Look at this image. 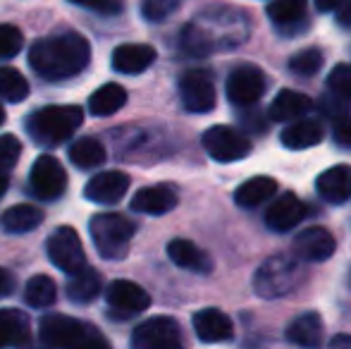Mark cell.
Segmentation results:
<instances>
[{
	"mask_svg": "<svg viewBox=\"0 0 351 349\" xmlns=\"http://www.w3.org/2000/svg\"><path fill=\"white\" fill-rule=\"evenodd\" d=\"M91 60V48L88 41L77 32L56 34V36L41 38L34 43L29 53V65L34 72L46 80H67L77 77L79 72L86 70Z\"/></svg>",
	"mask_w": 351,
	"mask_h": 349,
	"instance_id": "7a4b0ae2",
	"label": "cell"
},
{
	"mask_svg": "<svg viewBox=\"0 0 351 349\" xmlns=\"http://www.w3.org/2000/svg\"><path fill=\"white\" fill-rule=\"evenodd\" d=\"M175 206H177V194L167 184L143 186V189L136 191L134 199H132V210L146 215H165Z\"/></svg>",
	"mask_w": 351,
	"mask_h": 349,
	"instance_id": "ffe728a7",
	"label": "cell"
},
{
	"mask_svg": "<svg viewBox=\"0 0 351 349\" xmlns=\"http://www.w3.org/2000/svg\"><path fill=\"white\" fill-rule=\"evenodd\" d=\"M323 318L315 311H306L296 316L287 328V340L299 347H318L323 345Z\"/></svg>",
	"mask_w": 351,
	"mask_h": 349,
	"instance_id": "603a6c76",
	"label": "cell"
},
{
	"mask_svg": "<svg viewBox=\"0 0 351 349\" xmlns=\"http://www.w3.org/2000/svg\"><path fill=\"white\" fill-rule=\"evenodd\" d=\"M330 88L344 101H351V65H337L330 72Z\"/></svg>",
	"mask_w": 351,
	"mask_h": 349,
	"instance_id": "74e56055",
	"label": "cell"
},
{
	"mask_svg": "<svg viewBox=\"0 0 351 349\" xmlns=\"http://www.w3.org/2000/svg\"><path fill=\"white\" fill-rule=\"evenodd\" d=\"M88 230L103 258H122L130 249L136 225L122 213H98L91 218Z\"/></svg>",
	"mask_w": 351,
	"mask_h": 349,
	"instance_id": "5b68a950",
	"label": "cell"
},
{
	"mask_svg": "<svg viewBox=\"0 0 351 349\" xmlns=\"http://www.w3.org/2000/svg\"><path fill=\"white\" fill-rule=\"evenodd\" d=\"M194 330L196 337L201 342H208V345H215V342H227L234 335V323L230 321V316L217 309H204L194 316Z\"/></svg>",
	"mask_w": 351,
	"mask_h": 349,
	"instance_id": "d6986e66",
	"label": "cell"
},
{
	"mask_svg": "<svg viewBox=\"0 0 351 349\" xmlns=\"http://www.w3.org/2000/svg\"><path fill=\"white\" fill-rule=\"evenodd\" d=\"M125 103H127L125 86L108 82V84H103L101 88H96V91L91 93V98H88V110L96 117H106V115L117 112Z\"/></svg>",
	"mask_w": 351,
	"mask_h": 349,
	"instance_id": "83f0119b",
	"label": "cell"
},
{
	"mask_svg": "<svg viewBox=\"0 0 351 349\" xmlns=\"http://www.w3.org/2000/svg\"><path fill=\"white\" fill-rule=\"evenodd\" d=\"M12 289H14L12 273H8L5 268H0V299L8 297V294H12Z\"/></svg>",
	"mask_w": 351,
	"mask_h": 349,
	"instance_id": "60d3db41",
	"label": "cell"
},
{
	"mask_svg": "<svg viewBox=\"0 0 351 349\" xmlns=\"http://www.w3.org/2000/svg\"><path fill=\"white\" fill-rule=\"evenodd\" d=\"M167 256H170V261L175 265H180V268H184V270H191V273L206 275L213 270V261L208 254L201 247H196L194 242H189V239H172V242L167 244Z\"/></svg>",
	"mask_w": 351,
	"mask_h": 349,
	"instance_id": "7402d4cb",
	"label": "cell"
},
{
	"mask_svg": "<svg viewBox=\"0 0 351 349\" xmlns=\"http://www.w3.org/2000/svg\"><path fill=\"white\" fill-rule=\"evenodd\" d=\"M315 8L320 10V12H332V10H339L347 0H313Z\"/></svg>",
	"mask_w": 351,
	"mask_h": 349,
	"instance_id": "b9f144b4",
	"label": "cell"
},
{
	"mask_svg": "<svg viewBox=\"0 0 351 349\" xmlns=\"http://www.w3.org/2000/svg\"><path fill=\"white\" fill-rule=\"evenodd\" d=\"M48 258L53 261L56 268L62 273H79L86 265V256H84L82 239H79L74 228H58L56 232L48 237Z\"/></svg>",
	"mask_w": 351,
	"mask_h": 349,
	"instance_id": "8fae6325",
	"label": "cell"
},
{
	"mask_svg": "<svg viewBox=\"0 0 351 349\" xmlns=\"http://www.w3.org/2000/svg\"><path fill=\"white\" fill-rule=\"evenodd\" d=\"M108 306L117 313V316H136V313L146 311L151 306V297L143 287H139L136 282H130V280H115L110 282L106 292Z\"/></svg>",
	"mask_w": 351,
	"mask_h": 349,
	"instance_id": "5bb4252c",
	"label": "cell"
},
{
	"mask_svg": "<svg viewBox=\"0 0 351 349\" xmlns=\"http://www.w3.org/2000/svg\"><path fill=\"white\" fill-rule=\"evenodd\" d=\"M330 345L332 347H351V337L349 335H337L330 340Z\"/></svg>",
	"mask_w": 351,
	"mask_h": 349,
	"instance_id": "ee69618b",
	"label": "cell"
},
{
	"mask_svg": "<svg viewBox=\"0 0 351 349\" xmlns=\"http://www.w3.org/2000/svg\"><path fill=\"white\" fill-rule=\"evenodd\" d=\"M32 189L38 199L43 201H56L62 196L67 186V175L65 168L60 165V160L53 156H38L36 163L32 165Z\"/></svg>",
	"mask_w": 351,
	"mask_h": 349,
	"instance_id": "7c38bea8",
	"label": "cell"
},
{
	"mask_svg": "<svg viewBox=\"0 0 351 349\" xmlns=\"http://www.w3.org/2000/svg\"><path fill=\"white\" fill-rule=\"evenodd\" d=\"M5 191H8V173L0 170V196H3Z\"/></svg>",
	"mask_w": 351,
	"mask_h": 349,
	"instance_id": "f6af8a7d",
	"label": "cell"
},
{
	"mask_svg": "<svg viewBox=\"0 0 351 349\" xmlns=\"http://www.w3.org/2000/svg\"><path fill=\"white\" fill-rule=\"evenodd\" d=\"M311 108V98L306 93L299 91H291V88H285L275 96V101L270 103V120L273 122H291V120H299L308 112Z\"/></svg>",
	"mask_w": 351,
	"mask_h": 349,
	"instance_id": "d4e9b609",
	"label": "cell"
},
{
	"mask_svg": "<svg viewBox=\"0 0 351 349\" xmlns=\"http://www.w3.org/2000/svg\"><path fill=\"white\" fill-rule=\"evenodd\" d=\"M43 223V213L36 208V206H29V204H19L8 208L3 215H0V228L10 234H24V232H32L34 228Z\"/></svg>",
	"mask_w": 351,
	"mask_h": 349,
	"instance_id": "4316f807",
	"label": "cell"
},
{
	"mask_svg": "<svg viewBox=\"0 0 351 349\" xmlns=\"http://www.w3.org/2000/svg\"><path fill=\"white\" fill-rule=\"evenodd\" d=\"M249 38V19L239 10L215 5L206 10L201 19L186 24L182 32V51L189 56H208L220 48H237Z\"/></svg>",
	"mask_w": 351,
	"mask_h": 349,
	"instance_id": "6da1fadb",
	"label": "cell"
},
{
	"mask_svg": "<svg viewBox=\"0 0 351 349\" xmlns=\"http://www.w3.org/2000/svg\"><path fill=\"white\" fill-rule=\"evenodd\" d=\"M306 218V204L296 194L287 191V194L278 196L273 201V206L265 213V225L273 232H289L291 228L301 223Z\"/></svg>",
	"mask_w": 351,
	"mask_h": 349,
	"instance_id": "2e32d148",
	"label": "cell"
},
{
	"mask_svg": "<svg viewBox=\"0 0 351 349\" xmlns=\"http://www.w3.org/2000/svg\"><path fill=\"white\" fill-rule=\"evenodd\" d=\"M182 345V330L175 318L156 316L134 328L132 347L136 349H177Z\"/></svg>",
	"mask_w": 351,
	"mask_h": 349,
	"instance_id": "30bf717a",
	"label": "cell"
},
{
	"mask_svg": "<svg viewBox=\"0 0 351 349\" xmlns=\"http://www.w3.org/2000/svg\"><path fill=\"white\" fill-rule=\"evenodd\" d=\"M204 149L217 163H234L251 154V141L234 127L215 125L204 134Z\"/></svg>",
	"mask_w": 351,
	"mask_h": 349,
	"instance_id": "52a82bcc",
	"label": "cell"
},
{
	"mask_svg": "<svg viewBox=\"0 0 351 349\" xmlns=\"http://www.w3.org/2000/svg\"><path fill=\"white\" fill-rule=\"evenodd\" d=\"M337 242H335L332 232L325 228H308L304 232H299L291 244V252L299 261L308 263H323L328 258H332Z\"/></svg>",
	"mask_w": 351,
	"mask_h": 349,
	"instance_id": "4fadbf2b",
	"label": "cell"
},
{
	"mask_svg": "<svg viewBox=\"0 0 351 349\" xmlns=\"http://www.w3.org/2000/svg\"><path fill=\"white\" fill-rule=\"evenodd\" d=\"M180 98L182 106L189 112H210L215 108L217 93H215V82L208 70H186L180 77Z\"/></svg>",
	"mask_w": 351,
	"mask_h": 349,
	"instance_id": "9c48e42d",
	"label": "cell"
},
{
	"mask_svg": "<svg viewBox=\"0 0 351 349\" xmlns=\"http://www.w3.org/2000/svg\"><path fill=\"white\" fill-rule=\"evenodd\" d=\"M268 80L256 65H239L230 72L227 80V98L237 108H254L263 98Z\"/></svg>",
	"mask_w": 351,
	"mask_h": 349,
	"instance_id": "ba28073f",
	"label": "cell"
},
{
	"mask_svg": "<svg viewBox=\"0 0 351 349\" xmlns=\"http://www.w3.org/2000/svg\"><path fill=\"white\" fill-rule=\"evenodd\" d=\"M5 122V110H3V106H0V125Z\"/></svg>",
	"mask_w": 351,
	"mask_h": 349,
	"instance_id": "bcb514c9",
	"label": "cell"
},
{
	"mask_svg": "<svg viewBox=\"0 0 351 349\" xmlns=\"http://www.w3.org/2000/svg\"><path fill=\"white\" fill-rule=\"evenodd\" d=\"M101 292V275L93 268L84 265L79 273L72 275V280L67 282V297L72 299L74 304H88L98 297Z\"/></svg>",
	"mask_w": 351,
	"mask_h": 349,
	"instance_id": "f546056e",
	"label": "cell"
},
{
	"mask_svg": "<svg viewBox=\"0 0 351 349\" xmlns=\"http://www.w3.org/2000/svg\"><path fill=\"white\" fill-rule=\"evenodd\" d=\"M29 96V82L22 77V72L12 67H0V98L10 103H19Z\"/></svg>",
	"mask_w": 351,
	"mask_h": 349,
	"instance_id": "d6a6232c",
	"label": "cell"
},
{
	"mask_svg": "<svg viewBox=\"0 0 351 349\" xmlns=\"http://www.w3.org/2000/svg\"><path fill=\"white\" fill-rule=\"evenodd\" d=\"M41 340L53 347H91V345H106L96 328L86 326V323L77 321L70 316H60L53 313L46 316L38 326Z\"/></svg>",
	"mask_w": 351,
	"mask_h": 349,
	"instance_id": "8992f818",
	"label": "cell"
},
{
	"mask_svg": "<svg viewBox=\"0 0 351 349\" xmlns=\"http://www.w3.org/2000/svg\"><path fill=\"white\" fill-rule=\"evenodd\" d=\"M349 287H351V268H349Z\"/></svg>",
	"mask_w": 351,
	"mask_h": 349,
	"instance_id": "7dc6e473",
	"label": "cell"
},
{
	"mask_svg": "<svg viewBox=\"0 0 351 349\" xmlns=\"http://www.w3.org/2000/svg\"><path fill=\"white\" fill-rule=\"evenodd\" d=\"M306 10L308 0H273L268 5V17L280 34L299 36L301 32H306Z\"/></svg>",
	"mask_w": 351,
	"mask_h": 349,
	"instance_id": "9a60e30c",
	"label": "cell"
},
{
	"mask_svg": "<svg viewBox=\"0 0 351 349\" xmlns=\"http://www.w3.org/2000/svg\"><path fill=\"white\" fill-rule=\"evenodd\" d=\"M74 5H82V8H91V10H101V12H115L120 10L117 0H72Z\"/></svg>",
	"mask_w": 351,
	"mask_h": 349,
	"instance_id": "ab89813d",
	"label": "cell"
},
{
	"mask_svg": "<svg viewBox=\"0 0 351 349\" xmlns=\"http://www.w3.org/2000/svg\"><path fill=\"white\" fill-rule=\"evenodd\" d=\"M24 36L12 24H0V58H14L22 51Z\"/></svg>",
	"mask_w": 351,
	"mask_h": 349,
	"instance_id": "d590c367",
	"label": "cell"
},
{
	"mask_svg": "<svg viewBox=\"0 0 351 349\" xmlns=\"http://www.w3.org/2000/svg\"><path fill=\"white\" fill-rule=\"evenodd\" d=\"M304 270L291 256L278 254L261 263L254 275V289L261 299H280L299 287Z\"/></svg>",
	"mask_w": 351,
	"mask_h": 349,
	"instance_id": "277c9868",
	"label": "cell"
},
{
	"mask_svg": "<svg viewBox=\"0 0 351 349\" xmlns=\"http://www.w3.org/2000/svg\"><path fill=\"white\" fill-rule=\"evenodd\" d=\"M275 191H278V182H275L273 177L258 175V177H251V180L241 182V184L237 186L234 201L241 208H256V206L265 204Z\"/></svg>",
	"mask_w": 351,
	"mask_h": 349,
	"instance_id": "484cf974",
	"label": "cell"
},
{
	"mask_svg": "<svg viewBox=\"0 0 351 349\" xmlns=\"http://www.w3.org/2000/svg\"><path fill=\"white\" fill-rule=\"evenodd\" d=\"M156 62V48L148 43H122L112 51V67L122 75H141Z\"/></svg>",
	"mask_w": 351,
	"mask_h": 349,
	"instance_id": "ac0fdd59",
	"label": "cell"
},
{
	"mask_svg": "<svg viewBox=\"0 0 351 349\" xmlns=\"http://www.w3.org/2000/svg\"><path fill=\"white\" fill-rule=\"evenodd\" d=\"M29 335H32V328H29V318L22 311H14V309L0 311V347L24 345L29 342Z\"/></svg>",
	"mask_w": 351,
	"mask_h": 349,
	"instance_id": "f1b7e54d",
	"label": "cell"
},
{
	"mask_svg": "<svg viewBox=\"0 0 351 349\" xmlns=\"http://www.w3.org/2000/svg\"><path fill=\"white\" fill-rule=\"evenodd\" d=\"M58 292H56V282H53L48 275H34L27 282L24 289V299H27L29 306L34 309H46L56 302Z\"/></svg>",
	"mask_w": 351,
	"mask_h": 349,
	"instance_id": "1f68e13d",
	"label": "cell"
},
{
	"mask_svg": "<svg viewBox=\"0 0 351 349\" xmlns=\"http://www.w3.org/2000/svg\"><path fill=\"white\" fill-rule=\"evenodd\" d=\"M337 22L342 24V27H351V0H347V3L337 10Z\"/></svg>",
	"mask_w": 351,
	"mask_h": 349,
	"instance_id": "7bdbcfd3",
	"label": "cell"
},
{
	"mask_svg": "<svg viewBox=\"0 0 351 349\" xmlns=\"http://www.w3.org/2000/svg\"><path fill=\"white\" fill-rule=\"evenodd\" d=\"M323 62H325L323 53L311 46V48H304V51L294 53V56L289 58V70L299 77H311L323 67Z\"/></svg>",
	"mask_w": 351,
	"mask_h": 349,
	"instance_id": "836d02e7",
	"label": "cell"
},
{
	"mask_svg": "<svg viewBox=\"0 0 351 349\" xmlns=\"http://www.w3.org/2000/svg\"><path fill=\"white\" fill-rule=\"evenodd\" d=\"M335 139L342 149H351V117H342L335 125Z\"/></svg>",
	"mask_w": 351,
	"mask_h": 349,
	"instance_id": "f35d334b",
	"label": "cell"
},
{
	"mask_svg": "<svg viewBox=\"0 0 351 349\" xmlns=\"http://www.w3.org/2000/svg\"><path fill=\"white\" fill-rule=\"evenodd\" d=\"M130 189V175L120 173V170H110V173H101L91 177V182L84 189V196L93 204H117Z\"/></svg>",
	"mask_w": 351,
	"mask_h": 349,
	"instance_id": "e0dca14e",
	"label": "cell"
},
{
	"mask_svg": "<svg viewBox=\"0 0 351 349\" xmlns=\"http://www.w3.org/2000/svg\"><path fill=\"white\" fill-rule=\"evenodd\" d=\"M315 189L330 204H347L351 199V165H335L315 180Z\"/></svg>",
	"mask_w": 351,
	"mask_h": 349,
	"instance_id": "44dd1931",
	"label": "cell"
},
{
	"mask_svg": "<svg viewBox=\"0 0 351 349\" xmlns=\"http://www.w3.org/2000/svg\"><path fill=\"white\" fill-rule=\"evenodd\" d=\"M70 160L82 170L98 168V165L106 160V146H103L98 139H91V136L77 139L70 146Z\"/></svg>",
	"mask_w": 351,
	"mask_h": 349,
	"instance_id": "4dcf8cb0",
	"label": "cell"
},
{
	"mask_svg": "<svg viewBox=\"0 0 351 349\" xmlns=\"http://www.w3.org/2000/svg\"><path fill=\"white\" fill-rule=\"evenodd\" d=\"M19 156H22V144H19L17 136L12 134H3L0 136V170L8 173L17 165Z\"/></svg>",
	"mask_w": 351,
	"mask_h": 349,
	"instance_id": "8d00e7d4",
	"label": "cell"
},
{
	"mask_svg": "<svg viewBox=\"0 0 351 349\" xmlns=\"http://www.w3.org/2000/svg\"><path fill=\"white\" fill-rule=\"evenodd\" d=\"M84 112L79 106H46L27 122V132L38 146H58L82 127Z\"/></svg>",
	"mask_w": 351,
	"mask_h": 349,
	"instance_id": "3957f363",
	"label": "cell"
},
{
	"mask_svg": "<svg viewBox=\"0 0 351 349\" xmlns=\"http://www.w3.org/2000/svg\"><path fill=\"white\" fill-rule=\"evenodd\" d=\"M180 8V0H143L141 14L148 22H162Z\"/></svg>",
	"mask_w": 351,
	"mask_h": 349,
	"instance_id": "e575fe53",
	"label": "cell"
},
{
	"mask_svg": "<svg viewBox=\"0 0 351 349\" xmlns=\"http://www.w3.org/2000/svg\"><path fill=\"white\" fill-rule=\"evenodd\" d=\"M323 125L318 120H294L289 127H285L282 132V146L291 151H304L311 146H318L323 141Z\"/></svg>",
	"mask_w": 351,
	"mask_h": 349,
	"instance_id": "cb8c5ba5",
	"label": "cell"
}]
</instances>
